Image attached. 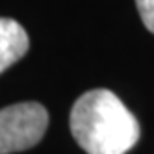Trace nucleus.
Returning a JSON list of instances; mask_svg holds the SVG:
<instances>
[{"label": "nucleus", "instance_id": "nucleus-1", "mask_svg": "<svg viewBox=\"0 0 154 154\" xmlns=\"http://www.w3.org/2000/svg\"><path fill=\"white\" fill-rule=\"evenodd\" d=\"M71 134L87 154H126L139 139V123L109 89H91L74 102Z\"/></svg>", "mask_w": 154, "mask_h": 154}, {"label": "nucleus", "instance_id": "nucleus-2", "mask_svg": "<svg viewBox=\"0 0 154 154\" xmlns=\"http://www.w3.org/2000/svg\"><path fill=\"white\" fill-rule=\"evenodd\" d=\"M48 126V113L39 102H17L0 109V154L35 147Z\"/></svg>", "mask_w": 154, "mask_h": 154}, {"label": "nucleus", "instance_id": "nucleus-3", "mask_svg": "<svg viewBox=\"0 0 154 154\" xmlns=\"http://www.w3.org/2000/svg\"><path fill=\"white\" fill-rule=\"evenodd\" d=\"M30 39L17 20L0 17V72L11 67L28 52Z\"/></svg>", "mask_w": 154, "mask_h": 154}, {"label": "nucleus", "instance_id": "nucleus-4", "mask_svg": "<svg viewBox=\"0 0 154 154\" xmlns=\"http://www.w3.org/2000/svg\"><path fill=\"white\" fill-rule=\"evenodd\" d=\"M136 6L143 24L154 34V0H136Z\"/></svg>", "mask_w": 154, "mask_h": 154}]
</instances>
